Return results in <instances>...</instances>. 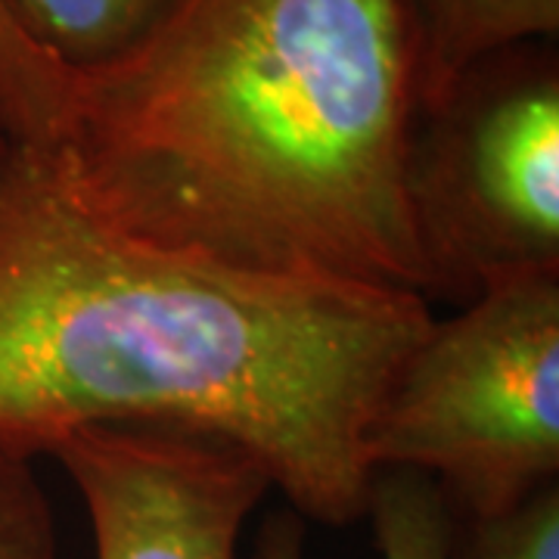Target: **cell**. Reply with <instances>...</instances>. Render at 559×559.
<instances>
[{
    "mask_svg": "<svg viewBox=\"0 0 559 559\" xmlns=\"http://www.w3.org/2000/svg\"><path fill=\"white\" fill-rule=\"evenodd\" d=\"M79 488L94 559H237L271 481L230 441L168 426H91L53 448Z\"/></svg>",
    "mask_w": 559,
    "mask_h": 559,
    "instance_id": "5b68a950",
    "label": "cell"
},
{
    "mask_svg": "<svg viewBox=\"0 0 559 559\" xmlns=\"http://www.w3.org/2000/svg\"><path fill=\"white\" fill-rule=\"evenodd\" d=\"M448 559H559V485L498 516L454 513Z\"/></svg>",
    "mask_w": 559,
    "mask_h": 559,
    "instance_id": "30bf717a",
    "label": "cell"
},
{
    "mask_svg": "<svg viewBox=\"0 0 559 559\" xmlns=\"http://www.w3.org/2000/svg\"><path fill=\"white\" fill-rule=\"evenodd\" d=\"M417 53V106L473 62L525 40L559 35V0H401Z\"/></svg>",
    "mask_w": 559,
    "mask_h": 559,
    "instance_id": "8992f818",
    "label": "cell"
},
{
    "mask_svg": "<svg viewBox=\"0 0 559 559\" xmlns=\"http://www.w3.org/2000/svg\"><path fill=\"white\" fill-rule=\"evenodd\" d=\"M69 75L38 53L0 10V124L16 143L47 146L60 134Z\"/></svg>",
    "mask_w": 559,
    "mask_h": 559,
    "instance_id": "9c48e42d",
    "label": "cell"
},
{
    "mask_svg": "<svg viewBox=\"0 0 559 559\" xmlns=\"http://www.w3.org/2000/svg\"><path fill=\"white\" fill-rule=\"evenodd\" d=\"M404 197L426 299L469 305L559 277V53L525 40L463 69L414 112Z\"/></svg>",
    "mask_w": 559,
    "mask_h": 559,
    "instance_id": "277c9868",
    "label": "cell"
},
{
    "mask_svg": "<svg viewBox=\"0 0 559 559\" xmlns=\"http://www.w3.org/2000/svg\"><path fill=\"white\" fill-rule=\"evenodd\" d=\"M7 146H10V134L3 131V124H0V156L7 153Z\"/></svg>",
    "mask_w": 559,
    "mask_h": 559,
    "instance_id": "7c38bea8",
    "label": "cell"
},
{
    "mask_svg": "<svg viewBox=\"0 0 559 559\" xmlns=\"http://www.w3.org/2000/svg\"><path fill=\"white\" fill-rule=\"evenodd\" d=\"M426 296L261 277L84 209L50 153L0 156V451L91 426H168L259 460L293 513H367V436L432 326Z\"/></svg>",
    "mask_w": 559,
    "mask_h": 559,
    "instance_id": "6da1fadb",
    "label": "cell"
},
{
    "mask_svg": "<svg viewBox=\"0 0 559 559\" xmlns=\"http://www.w3.org/2000/svg\"><path fill=\"white\" fill-rule=\"evenodd\" d=\"M0 559H60L53 507L35 460L0 451Z\"/></svg>",
    "mask_w": 559,
    "mask_h": 559,
    "instance_id": "8fae6325",
    "label": "cell"
},
{
    "mask_svg": "<svg viewBox=\"0 0 559 559\" xmlns=\"http://www.w3.org/2000/svg\"><path fill=\"white\" fill-rule=\"evenodd\" d=\"M414 112L401 0H183L121 60L69 75L44 150L84 209L171 252L426 296Z\"/></svg>",
    "mask_w": 559,
    "mask_h": 559,
    "instance_id": "7a4b0ae2",
    "label": "cell"
},
{
    "mask_svg": "<svg viewBox=\"0 0 559 559\" xmlns=\"http://www.w3.org/2000/svg\"><path fill=\"white\" fill-rule=\"evenodd\" d=\"M367 520L382 559H448L454 513L441 488L414 469H377L367 495ZM255 559H305V525L277 513L261 525Z\"/></svg>",
    "mask_w": 559,
    "mask_h": 559,
    "instance_id": "ba28073f",
    "label": "cell"
},
{
    "mask_svg": "<svg viewBox=\"0 0 559 559\" xmlns=\"http://www.w3.org/2000/svg\"><path fill=\"white\" fill-rule=\"evenodd\" d=\"M367 460L429 476L457 516H498L559 485V277L432 320L382 395Z\"/></svg>",
    "mask_w": 559,
    "mask_h": 559,
    "instance_id": "3957f363",
    "label": "cell"
},
{
    "mask_svg": "<svg viewBox=\"0 0 559 559\" xmlns=\"http://www.w3.org/2000/svg\"><path fill=\"white\" fill-rule=\"evenodd\" d=\"M183 0H0V10L66 75L121 60Z\"/></svg>",
    "mask_w": 559,
    "mask_h": 559,
    "instance_id": "52a82bcc",
    "label": "cell"
}]
</instances>
